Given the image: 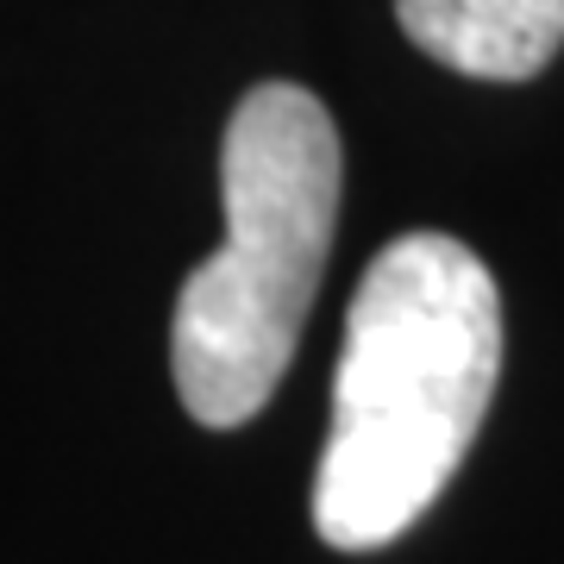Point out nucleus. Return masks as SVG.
<instances>
[{
	"mask_svg": "<svg viewBox=\"0 0 564 564\" xmlns=\"http://www.w3.org/2000/svg\"><path fill=\"white\" fill-rule=\"evenodd\" d=\"M502 377V295L470 245L408 232L364 270L314 470V533L339 552L402 540L458 477Z\"/></svg>",
	"mask_w": 564,
	"mask_h": 564,
	"instance_id": "obj_1",
	"label": "nucleus"
},
{
	"mask_svg": "<svg viewBox=\"0 0 564 564\" xmlns=\"http://www.w3.org/2000/svg\"><path fill=\"white\" fill-rule=\"evenodd\" d=\"M339 126L307 88H251L220 144V251L182 282L170 364L202 426H245L302 345L339 226Z\"/></svg>",
	"mask_w": 564,
	"mask_h": 564,
	"instance_id": "obj_2",
	"label": "nucleus"
},
{
	"mask_svg": "<svg viewBox=\"0 0 564 564\" xmlns=\"http://www.w3.org/2000/svg\"><path fill=\"white\" fill-rule=\"evenodd\" d=\"M395 20L433 63L477 82L540 76L564 44V0H395Z\"/></svg>",
	"mask_w": 564,
	"mask_h": 564,
	"instance_id": "obj_3",
	"label": "nucleus"
}]
</instances>
